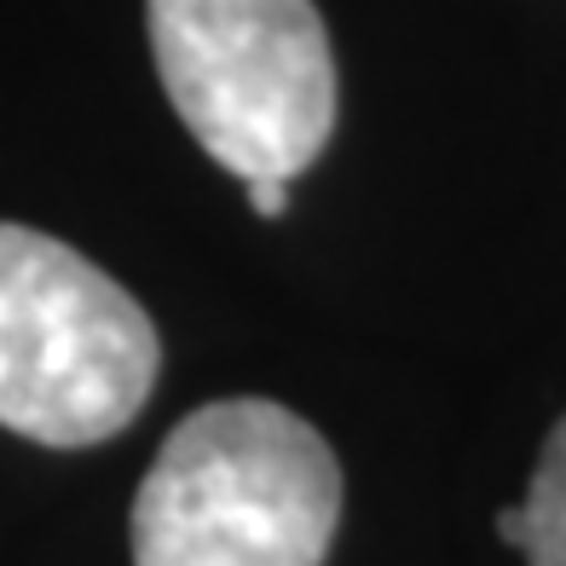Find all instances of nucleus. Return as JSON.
Wrapping results in <instances>:
<instances>
[{
	"label": "nucleus",
	"mask_w": 566,
	"mask_h": 566,
	"mask_svg": "<svg viewBox=\"0 0 566 566\" xmlns=\"http://www.w3.org/2000/svg\"><path fill=\"white\" fill-rule=\"evenodd\" d=\"M179 122L249 179H295L336 134V53L313 0H145Z\"/></svg>",
	"instance_id": "nucleus-3"
},
{
	"label": "nucleus",
	"mask_w": 566,
	"mask_h": 566,
	"mask_svg": "<svg viewBox=\"0 0 566 566\" xmlns=\"http://www.w3.org/2000/svg\"><path fill=\"white\" fill-rule=\"evenodd\" d=\"M342 469L272 399H214L179 422L134 497V566H324Z\"/></svg>",
	"instance_id": "nucleus-1"
},
{
	"label": "nucleus",
	"mask_w": 566,
	"mask_h": 566,
	"mask_svg": "<svg viewBox=\"0 0 566 566\" xmlns=\"http://www.w3.org/2000/svg\"><path fill=\"white\" fill-rule=\"evenodd\" d=\"M526 537L521 549L532 566H566V417L555 422L544 457L526 485Z\"/></svg>",
	"instance_id": "nucleus-4"
},
{
	"label": "nucleus",
	"mask_w": 566,
	"mask_h": 566,
	"mask_svg": "<svg viewBox=\"0 0 566 566\" xmlns=\"http://www.w3.org/2000/svg\"><path fill=\"white\" fill-rule=\"evenodd\" d=\"M497 532H503V544L521 549V537H526V509H521V503L503 509V514H497Z\"/></svg>",
	"instance_id": "nucleus-6"
},
{
	"label": "nucleus",
	"mask_w": 566,
	"mask_h": 566,
	"mask_svg": "<svg viewBox=\"0 0 566 566\" xmlns=\"http://www.w3.org/2000/svg\"><path fill=\"white\" fill-rule=\"evenodd\" d=\"M163 370L150 313L82 249L0 220V428L75 451L122 433Z\"/></svg>",
	"instance_id": "nucleus-2"
},
{
	"label": "nucleus",
	"mask_w": 566,
	"mask_h": 566,
	"mask_svg": "<svg viewBox=\"0 0 566 566\" xmlns=\"http://www.w3.org/2000/svg\"><path fill=\"white\" fill-rule=\"evenodd\" d=\"M249 209L261 220H283V209H290V179H249Z\"/></svg>",
	"instance_id": "nucleus-5"
}]
</instances>
